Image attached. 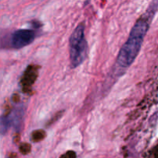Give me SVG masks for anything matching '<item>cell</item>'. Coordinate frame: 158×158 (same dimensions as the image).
Returning <instances> with one entry per match:
<instances>
[{
	"instance_id": "3957f363",
	"label": "cell",
	"mask_w": 158,
	"mask_h": 158,
	"mask_svg": "<svg viewBox=\"0 0 158 158\" xmlns=\"http://www.w3.org/2000/svg\"><path fill=\"white\" fill-rule=\"evenodd\" d=\"M35 32L31 29H19L12 33L11 45L15 49H21L31 44L35 40Z\"/></svg>"
},
{
	"instance_id": "277c9868",
	"label": "cell",
	"mask_w": 158,
	"mask_h": 158,
	"mask_svg": "<svg viewBox=\"0 0 158 158\" xmlns=\"http://www.w3.org/2000/svg\"><path fill=\"white\" fill-rule=\"evenodd\" d=\"M12 124L10 116L9 117H0V134H5Z\"/></svg>"
},
{
	"instance_id": "7a4b0ae2",
	"label": "cell",
	"mask_w": 158,
	"mask_h": 158,
	"mask_svg": "<svg viewBox=\"0 0 158 158\" xmlns=\"http://www.w3.org/2000/svg\"><path fill=\"white\" fill-rule=\"evenodd\" d=\"M85 23H81L71 33L69 40L70 62L72 68L81 66L86 60L88 44L85 34Z\"/></svg>"
},
{
	"instance_id": "6da1fadb",
	"label": "cell",
	"mask_w": 158,
	"mask_h": 158,
	"mask_svg": "<svg viewBox=\"0 0 158 158\" xmlns=\"http://www.w3.org/2000/svg\"><path fill=\"white\" fill-rule=\"evenodd\" d=\"M148 29L149 22L147 17H142L136 21L116 58V65L119 68L127 69L133 64L140 51Z\"/></svg>"
}]
</instances>
